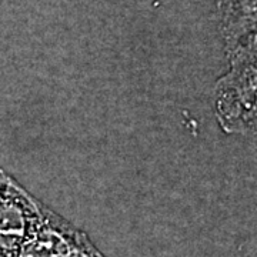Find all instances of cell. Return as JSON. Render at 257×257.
I'll list each match as a JSON object with an SVG mask.
<instances>
[{"label": "cell", "mask_w": 257, "mask_h": 257, "mask_svg": "<svg viewBox=\"0 0 257 257\" xmlns=\"http://www.w3.org/2000/svg\"><path fill=\"white\" fill-rule=\"evenodd\" d=\"M18 257H106L82 230L47 207L25 241Z\"/></svg>", "instance_id": "cell-1"}, {"label": "cell", "mask_w": 257, "mask_h": 257, "mask_svg": "<svg viewBox=\"0 0 257 257\" xmlns=\"http://www.w3.org/2000/svg\"><path fill=\"white\" fill-rule=\"evenodd\" d=\"M42 206L0 169V256H19L40 217Z\"/></svg>", "instance_id": "cell-2"}, {"label": "cell", "mask_w": 257, "mask_h": 257, "mask_svg": "<svg viewBox=\"0 0 257 257\" xmlns=\"http://www.w3.org/2000/svg\"><path fill=\"white\" fill-rule=\"evenodd\" d=\"M223 32L231 62L256 56V0H226Z\"/></svg>", "instance_id": "cell-3"}, {"label": "cell", "mask_w": 257, "mask_h": 257, "mask_svg": "<svg viewBox=\"0 0 257 257\" xmlns=\"http://www.w3.org/2000/svg\"><path fill=\"white\" fill-rule=\"evenodd\" d=\"M0 257H2V256H0Z\"/></svg>", "instance_id": "cell-4"}]
</instances>
